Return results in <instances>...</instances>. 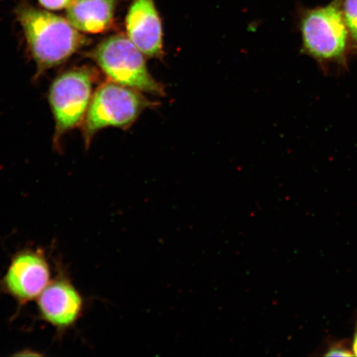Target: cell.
<instances>
[{
    "label": "cell",
    "instance_id": "obj_1",
    "mask_svg": "<svg viewBox=\"0 0 357 357\" xmlns=\"http://www.w3.org/2000/svg\"><path fill=\"white\" fill-rule=\"evenodd\" d=\"M17 16L39 69L63 63L86 43L68 20L31 6H22Z\"/></svg>",
    "mask_w": 357,
    "mask_h": 357
},
{
    "label": "cell",
    "instance_id": "obj_2",
    "mask_svg": "<svg viewBox=\"0 0 357 357\" xmlns=\"http://www.w3.org/2000/svg\"><path fill=\"white\" fill-rule=\"evenodd\" d=\"M91 56L111 82L140 92L164 95V88L147 68L145 55L126 35L111 36L93 49Z\"/></svg>",
    "mask_w": 357,
    "mask_h": 357
},
{
    "label": "cell",
    "instance_id": "obj_3",
    "mask_svg": "<svg viewBox=\"0 0 357 357\" xmlns=\"http://www.w3.org/2000/svg\"><path fill=\"white\" fill-rule=\"evenodd\" d=\"M342 0L312 8L301 21L303 51L319 61L342 62L347 50L348 30L343 17Z\"/></svg>",
    "mask_w": 357,
    "mask_h": 357
},
{
    "label": "cell",
    "instance_id": "obj_4",
    "mask_svg": "<svg viewBox=\"0 0 357 357\" xmlns=\"http://www.w3.org/2000/svg\"><path fill=\"white\" fill-rule=\"evenodd\" d=\"M153 105L142 92L114 82L97 89L89 106L84 134L87 140L102 128H127L136 121L142 112Z\"/></svg>",
    "mask_w": 357,
    "mask_h": 357
},
{
    "label": "cell",
    "instance_id": "obj_5",
    "mask_svg": "<svg viewBox=\"0 0 357 357\" xmlns=\"http://www.w3.org/2000/svg\"><path fill=\"white\" fill-rule=\"evenodd\" d=\"M93 77L86 69L67 71L57 77L49 93L57 137L82 121L91 105Z\"/></svg>",
    "mask_w": 357,
    "mask_h": 357
},
{
    "label": "cell",
    "instance_id": "obj_6",
    "mask_svg": "<svg viewBox=\"0 0 357 357\" xmlns=\"http://www.w3.org/2000/svg\"><path fill=\"white\" fill-rule=\"evenodd\" d=\"M52 278L46 253L40 248H26L12 257L0 280V289L20 305H25L37 301Z\"/></svg>",
    "mask_w": 357,
    "mask_h": 357
},
{
    "label": "cell",
    "instance_id": "obj_7",
    "mask_svg": "<svg viewBox=\"0 0 357 357\" xmlns=\"http://www.w3.org/2000/svg\"><path fill=\"white\" fill-rule=\"evenodd\" d=\"M37 307L40 319L61 333L78 323L84 301L73 281L64 273H59L40 294Z\"/></svg>",
    "mask_w": 357,
    "mask_h": 357
},
{
    "label": "cell",
    "instance_id": "obj_8",
    "mask_svg": "<svg viewBox=\"0 0 357 357\" xmlns=\"http://www.w3.org/2000/svg\"><path fill=\"white\" fill-rule=\"evenodd\" d=\"M125 22L127 37L145 56L162 55V24L154 0H132Z\"/></svg>",
    "mask_w": 357,
    "mask_h": 357
},
{
    "label": "cell",
    "instance_id": "obj_9",
    "mask_svg": "<svg viewBox=\"0 0 357 357\" xmlns=\"http://www.w3.org/2000/svg\"><path fill=\"white\" fill-rule=\"evenodd\" d=\"M119 0H74L67 10V20L86 33H102L113 26Z\"/></svg>",
    "mask_w": 357,
    "mask_h": 357
},
{
    "label": "cell",
    "instance_id": "obj_10",
    "mask_svg": "<svg viewBox=\"0 0 357 357\" xmlns=\"http://www.w3.org/2000/svg\"><path fill=\"white\" fill-rule=\"evenodd\" d=\"M341 8L351 43L357 48V0H342Z\"/></svg>",
    "mask_w": 357,
    "mask_h": 357
},
{
    "label": "cell",
    "instance_id": "obj_11",
    "mask_svg": "<svg viewBox=\"0 0 357 357\" xmlns=\"http://www.w3.org/2000/svg\"><path fill=\"white\" fill-rule=\"evenodd\" d=\"M74 0H39L44 8L51 10H60L68 8Z\"/></svg>",
    "mask_w": 357,
    "mask_h": 357
},
{
    "label": "cell",
    "instance_id": "obj_12",
    "mask_svg": "<svg viewBox=\"0 0 357 357\" xmlns=\"http://www.w3.org/2000/svg\"><path fill=\"white\" fill-rule=\"evenodd\" d=\"M327 356H354L352 351L348 349V348L342 346H334L328 349L327 354H325Z\"/></svg>",
    "mask_w": 357,
    "mask_h": 357
},
{
    "label": "cell",
    "instance_id": "obj_13",
    "mask_svg": "<svg viewBox=\"0 0 357 357\" xmlns=\"http://www.w3.org/2000/svg\"><path fill=\"white\" fill-rule=\"evenodd\" d=\"M352 352L357 356V329L354 335V342H352Z\"/></svg>",
    "mask_w": 357,
    "mask_h": 357
}]
</instances>
